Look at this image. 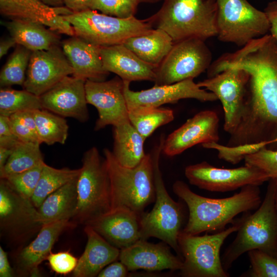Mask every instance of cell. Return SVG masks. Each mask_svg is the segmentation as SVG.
<instances>
[{"label":"cell","mask_w":277,"mask_h":277,"mask_svg":"<svg viewBox=\"0 0 277 277\" xmlns=\"http://www.w3.org/2000/svg\"><path fill=\"white\" fill-rule=\"evenodd\" d=\"M229 68L245 70L249 78L241 121L226 145L274 139L277 136V41L267 34L222 55L207 69L208 77Z\"/></svg>","instance_id":"1"},{"label":"cell","mask_w":277,"mask_h":277,"mask_svg":"<svg viewBox=\"0 0 277 277\" xmlns=\"http://www.w3.org/2000/svg\"><path fill=\"white\" fill-rule=\"evenodd\" d=\"M172 188L188 207V222L182 231L191 235L222 231L233 222L237 215L256 210L262 201L259 186L256 185L245 186L239 192L223 199L200 195L182 181H176Z\"/></svg>","instance_id":"2"},{"label":"cell","mask_w":277,"mask_h":277,"mask_svg":"<svg viewBox=\"0 0 277 277\" xmlns=\"http://www.w3.org/2000/svg\"><path fill=\"white\" fill-rule=\"evenodd\" d=\"M237 234L221 258L227 271L233 263L245 252L253 249L277 256V208L275 202V181L269 180L265 197L253 213L244 212L236 219Z\"/></svg>","instance_id":"3"},{"label":"cell","mask_w":277,"mask_h":277,"mask_svg":"<svg viewBox=\"0 0 277 277\" xmlns=\"http://www.w3.org/2000/svg\"><path fill=\"white\" fill-rule=\"evenodd\" d=\"M216 14V0H166L148 19L174 42L192 37L205 41L217 35Z\"/></svg>","instance_id":"4"},{"label":"cell","mask_w":277,"mask_h":277,"mask_svg":"<svg viewBox=\"0 0 277 277\" xmlns=\"http://www.w3.org/2000/svg\"><path fill=\"white\" fill-rule=\"evenodd\" d=\"M104 154L110 180L111 209L125 208L140 215L155 199L151 153L134 168L122 166L108 149L104 150Z\"/></svg>","instance_id":"5"},{"label":"cell","mask_w":277,"mask_h":277,"mask_svg":"<svg viewBox=\"0 0 277 277\" xmlns=\"http://www.w3.org/2000/svg\"><path fill=\"white\" fill-rule=\"evenodd\" d=\"M165 138V135H161L159 143L151 152L155 199L152 210L149 212H144L140 215V239L147 240L151 237L160 239L173 249L178 255H181L178 236L182 230L184 219L182 206L168 194L160 169V158Z\"/></svg>","instance_id":"6"},{"label":"cell","mask_w":277,"mask_h":277,"mask_svg":"<svg viewBox=\"0 0 277 277\" xmlns=\"http://www.w3.org/2000/svg\"><path fill=\"white\" fill-rule=\"evenodd\" d=\"M78 202L74 219L86 225L111 210L110 185L105 158L97 148L87 150L77 179Z\"/></svg>","instance_id":"7"},{"label":"cell","mask_w":277,"mask_h":277,"mask_svg":"<svg viewBox=\"0 0 277 277\" xmlns=\"http://www.w3.org/2000/svg\"><path fill=\"white\" fill-rule=\"evenodd\" d=\"M62 16L72 26L75 36L100 47L123 44L127 38L153 29L148 18H123L92 9Z\"/></svg>","instance_id":"8"},{"label":"cell","mask_w":277,"mask_h":277,"mask_svg":"<svg viewBox=\"0 0 277 277\" xmlns=\"http://www.w3.org/2000/svg\"><path fill=\"white\" fill-rule=\"evenodd\" d=\"M232 225L213 234L191 235L181 231L178 236L183 266L180 270L184 277H228L220 256V250L227 238L236 232L239 224L234 220Z\"/></svg>","instance_id":"9"},{"label":"cell","mask_w":277,"mask_h":277,"mask_svg":"<svg viewBox=\"0 0 277 277\" xmlns=\"http://www.w3.org/2000/svg\"><path fill=\"white\" fill-rule=\"evenodd\" d=\"M216 36L220 41L243 47L269 30L265 12L247 0H216Z\"/></svg>","instance_id":"10"},{"label":"cell","mask_w":277,"mask_h":277,"mask_svg":"<svg viewBox=\"0 0 277 277\" xmlns=\"http://www.w3.org/2000/svg\"><path fill=\"white\" fill-rule=\"evenodd\" d=\"M204 40L192 37L174 42L156 69L154 85L194 79L210 66L211 53Z\"/></svg>","instance_id":"11"},{"label":"cell","mask_w":277,"mask_h":277,"mask_svg":"<svg viewBox=\"0 0 277 277\" xmlns=\"http://www.w3.org/2000/svg\"><path fill=\"white\" fill-rule=\"evenodd\" d=\"M185 175L192 185L201 189L221 192L247 185L260 186L270 179L263 171L253 166L222 168L206 161L187 166Z\"/></svg>","instance_id":"12"},{"label":"cell","mask_w":277,"mask_h":277,"mask_svg":"<svg viewBox=\"0 0 277 277\" xmlns=\"http://www.w3.org/2000/svg\"><path fill=\"white\" fill-rule=\"evenodd\" d=\"M249 73L245 70L229 68L197 83L198 85L213 93L223 106L224 130L231 134L238 126L245 106Z\"/></svg>","instance_id":"13"},{"label":"cell","mask_w":277,"mask_h":277,"mask_svg":"<svg viewBox=\"0 0 277 277\" xmlns=\"http://www.w3.org/2000/svg\"><path fill=\"white\" fill-rule=\"evenodd\" d=\"M0 221L1 229L15 238L28 235L43 225L37 208L31 199L16 191L1 179Z\"/></svg>","instance_id":"14"},{"label":"cell","mask_w":277,"mask_h":277,"mask_svg":"<svg viewBox=\"0 0 277 277\" xmlns=\"http://www.w3.org/2000/svg\"><path fill=\"white\" fill-rule=\"evenodd\" d=\"M85 90L87 103L94 106L98 112L95 131L129 121L124 81L119 76L107 81L86 80Z\"/></svg>","instance_id":"15"},{"label":"cell","mask_w":277,"mask_h":277,"mask_svg":"<svg viewBox=\"0 0 277 277\" xmlns=\"http://www.w3.org/2000/svg\"><path fill=\"white\" fill-rule=\"evenodd\" d=\"M73 72L70 62L58 45L47 50L32 51L23 87L40 96Z\"/></svg>","instance_id":"16"},{"label":"cell","mask_w":277,"mask_h":277,"mask_svg":"<svg viewBox=\"0 0 277 277\" xmlns=\"http://www.w3.org/2000/svg\"><path fill=\"white\" fill-rule=\"evenodd\" d=\"M123 81L124 93L128 108L137 106L160 107L162 105L175 103L185 98H193L202 102L218 100L213 93L200 87L193 79L169 85H154L149 89L138 91L130 89V82Z\"/></svg>","instance_id":"17"},{"label":"cell","mask_w":277,"mask_h":277,"mask_svg":"<svg viewBox=\"0 0 277 277\" xmlns=\"http://www.w3.org/2000/svg\"><path fill=\"white\" fill-rule=\"evenodd\" d=\"M219 127V117L215 111H201L165 138L162 152L173 156L197 144L218 143Z\"/></svg>","instance_id":"18"},{"label":"cell","mask_w":277,"mask_h":277,"mask_svg":"<svg viewBox=\"0 0 277 277\" xmlns=\"http://www.w3.org/2000/svg\"><path fill=\"white\" fill-rule=\"evenodd\" d=\"M86 80L67 76L39 97L43 109L73 118L81 123L89 118L86 96Z\"/></svg>","instance_id":"19"},{"label":"cell","mask_w":277,"mask_h":277,"mask_svg":"<svg viewBox=\"0 0 277 277\" xmlns=\"http://www.w3.org/2000/svg\"><path fill=\"white\" fill-rule=\"evenodd\" d=\"M0 11L11 19L34 22L53 31L75 36L72 26L62 16L73 13L66 7H51L40 0H0Z\"/></svg>","instance_id":"20"},{"label":"cell","mask_w":277,"mask_h":277,"mask_svg":"<svg viewBox=\"0 0 277 277\" xmlns=\"http://www.w3.org/2000/svg\"><path fill=\"white\" fill-rule=\"evenodd\" d=\"M170 248L164 242L153 244L147 240L140 239L130 246L121 250L118 259L129 271L138 269L148 271L180 270L183 260L174 255Z\"/></svg>","instance_id":"21"},{"label":"cell","mask_w":277,"mask_h":277,"mask_svg":"<svg viewBox=\"0 0 277 277\" xmlns=\"http://www.w3.org/2000/svg\"><path fill=\"white\" fill-rule=\"evenodd\" d=\"M85 225L90 226L120 250L130 246L141 239L140 215L125 208L111 209Z\"/></svg>","instance_id":"22"},{"label":"cell","mask_w":277,"mask_h":277,"mask_svg":"<svg viewBox=\"0 0 277 277\" xmlns=\"http://www.w3.org/2000/svg\"><path fill=\"white\" fill-rule=\"evenodd\" d=\"M100 53L104 69L123 81L154 82L156 79L157 67L143 61L123 44L101 47Z\"/></svg>","instance_id":"23"},{"label":"cell","mask_w":277,"mask_h":277,"mask_svg":"<svg viewBox=\"0 0 277 277\" xmlns=\"http://www.w3.org/2000/svg\"><path fill=\"white\" fill-rule=\"evenodd\" d=\"M62 48L74 69L73 76L86 81H105L109 72L104 68L100 46L74 36L64 41Z\"/></svg>","instance_id":"24"},{"label":"cell","mask_w":277,"mask_h":277,"mask_svg":"<svg viewBox=\"0 0 277 277\" xmlns=\"http://www.w3.org/2000/svg\"><path fill=\"white\" fill-rule=\"evenodd\" d=\"M87 242L73 271L75 277H94L118 259L121 250L112 245L89 225L84 228Z\"/></svg>","instance_id":"25"},{"label":"cell","mask_w":277,"mask_h":277,"mask_svg":"<svg viewBox=\"0 0 277 277\" xmlns=\"http://www.w3.org/2000/svg\"><path fill=\"white\" fill-rule=\"evenodd\" d=\"M75 224L70 220H63L43 225L38 234L18 255V264L23 270L32 276H39L38 265L51 252L61 234L71 228Z\"/></svg>","instance_id":"26"},{"label":"cell","mask_w":277,"mask_h":277,"mask_svg":"<svg viewBox=\"0 0 277 277\" xmlns=\"http://www.w3.org/2000/svg\"><path fill=\"white\" fill-rule=\"evenodd\" d=\"M78 177L48 195L37 208L42 225L74 218L78 202Z\"/></svg>","instance_id":"27"},{"label":"cell","mask_w":277,"mask_h":277,"mask_svg":"<svg viewBox=\"0 0 277 277\" xmlns=\"http://www.w3.org/2000/svg\"><path fill=\"white\" fill-rule=\"evenodd\" d=\"M113 148L115 159L122 166H137L146 154L144 144L146 140L129 121L113 126Z\"/></svg>","instance_id":"28"},{"label":"cell","mask_w":277,"mask_h":277,"mask_svg":"<svg viewBox=\"0 0 277 277\" xmlns=\"http://www.w3.org/2000/svg\"><path fill=\"white\" fill-rule=\"evenodd\" d=\"M174 43L167 32L155 28L145 33L129 37L123 44L143 61L157 67Z\"/></svg>","instance_id":"29"},{"label":"cell","mask_w":277,"mask_h":277,"mask_svg":"<svg viewBox=\"0 0 277 277\" xmlns=\"http://www.w3.org/2000/svg\"><path fill=\"white\" fill-rule=\"evenodd\" d=\"M11 36L17 45L30 51L47 50L58 46L59 37L44 25L34 22L12 19L4 23Z\"/></svg>","instance_id":"30"},{"label":"cell","mask_w":277,"mask_h":277,"mask_svg":"<svg viewBox=\"0 0 277 277\" xmlns=\"http://www.w3.org/2000/svg\"><path fill=\"white\" fill-rule=\"evenodd\" d=\"M128 117L131 124L145 140L157 128L170 123L174 118L172 109L160 107L128 108Z\"/></svg>","instance_id":"31"},{"label":"cell","mask_w":277,"mask_h":277,"mask_svg":"<svg viewBox=\"0 0 277 277\" xmlns=\"http://www.w3.org/2000/svg\"><path fill=\"white\" fill-rule=\"evenodd\" d=\"M80 171L81 168L57 169L45 163L37 186L31 198L33 204L38 208L48 195L77 177Z\"/></svg>","instance_id":"32"},{"label":"cell","mask_w":277,"mask_h":277,"mask_svg":"<svg viewBox=\"0 0 277 277\" xmlns=\"http://www.w3.org/2000/svg\"><path fill=\"white\" fill-rule=\"evenodd\" d=\"M37 133L41 144H64L69 126L65 118L45 109L33 111Z\"/></svg>","instance_id":"33"},{"label":"cell","mask_w":277,"mask_h":277,"mask_svg":"<svg viewBox=\"0 0 277 277\" xmlns=\"http://www.w3.org/2000/svg\"><path fill=\"white\" fill-rule=\"evenodd\" d=\"M39 145V143L20 142L0 170L1 179L23 172L44 162Z\"/></svg>","instance_id":"34"},{"label":"cell","mask_w":277,"mask_h":277,"mask_svg":"<svg viewBox=\"0 0 277 277\" xmlns=\"http://www.w3.org/2000/svg\"><path fill=\"white\" fill-rule=\"evenodd\" d=\"M43 109L40 97L26 90H17L8 87L0 90V115L9 117L25 111Z\"/></svg>","instance_id":"35"},{"label":"cell","mask_w":277,"mask_h":277,"mask_svg":"<svg viewBox=\"0 0 277 277\" xmlns=\"http://www.w3.org/2000/svg\"><path fill=\"white\" fill-rule=\"evenodd\" d=\"M31 53L32 51L26 48L17 45L1 71V87L6 88L12 85L23 86Z\"/></svg>","instance_id":"36"},{"label":"cell","mask_w":277,"mask_h":277,"mask_svg":"<svg viewBox=\"0 0 277 277\" xmlns=\"http://www.w3.org/2000/svg\"><path fill=\"white\" fill-rule=\"evenodd\" d=\"M34 111H25L13 114L9 117V122L13 132L19 141L41 144L37 133Z\"/></svg>","instance_id":"37"},{"label":"cell","mask_w":277,"mask_h":277,"mask_svg":"<svg viewBox=\"0 0 277 277\" xmlns=\"http://www.w3.org/2000/svg\"><path fill=\"white\" fill-rule=\"evenodd\" d=\"M251 268L250 277H277V256L264 251L253 249L248 252Z\"/></svg>","instance_id":"38"},{"label":"cell","mask_w":277,"mask_h":277,"mask_svg":"<svg viewBox=\"0 0 277 277\" xmlns=\"http://www.w3.org/2000/svg\"><path fill=\"white\" fill-rule=\"evenodd\" d=\"M45 163L43 162L28 170L3 179H5L18 192L31 199Z\"/></svg>","instance_id":"39"},{"label":"cell","mask_w":277,"mask_h":277,"mask_svg":"<svg viewBox=\"0 0 277 277\" xmlns=\"http://www.w3.org/2000/svg\"><path fill=\"white\" fill-rule=\"evenodd\" d=\"M139 0H93L91 9L100 10L103 13L128 18L134 16Z\"/></svg>","instance_id":"40"},{"label":"cell","mask_w":277,"mask_h":277,"mask_svg":"<svg viewBox=\"0 0 277 277\" xmlns=\"http://www.w3.org/2000/svg\"><path fill=\"white\" fill-rule=\"evenodd\" d=\"M244 160L245 165L256 167L266 173L270 179L277 180V150L264 147L246 155Z\"/></svg>","instance_id":"41"},{"label":"cell","mask_w":277,"mask_h":277,"mask_svg":"<svg viewBox=\"0 0 277 277\" xmlns=\"http://www.w3.org/2000/svg\"><path fill=\"white\" fill-rule=\"evenodd\" d=\"M51 269L56 273L66 275L75 269L78 260L68 251L50 252L47 259Z\"/></svg>","instance_id":"42"},{"label":"cell","mask_w":277,"mask_h":277,"mask_svg":"<svg viewBox=\"0 0 277 277\" xmlns=\"http://www.w3.org/2000/svg\"><path fill=\"white\" fill-rule=\"evenodd\" d=\"M20 142L12 130L9 117L0 115V147L14 149Z\"/></svg>","instance_id":"43"},{"label":"cell","mask_w":277,"mask_h":277,"mask_svg":"<svg viewBox=\"0 0 277 277\" xmlns=\"http://www.w3.org/2000/svg\"><path fill=\"white\" fill-rule=\"evenodd\" d=\"M129 270L126 265L120 262H113L105 267L98 274V277H126Z\"/></svg>","instance_id":"44"},{"label":"cell","mask_w":277,"mask_h":277,"mask_svg":"<svg viewBox=\"0 0 277 277\" xmlns=\"http://www.w3.org/2000/svg\"><path fill=\"white\" fill-rule=\"evenodd\" d=\"M264 12L270 24V35L277 41V1L269 3Z\"/></svg>","instance_id":"45"},{"label":"cell","mask_w":277,"mask_h":277,"mask_svg":"<svg viewBox=\"0 0 277 277\" xmlns=\"http://www.w3.org/2000/svg\"><path fill=\"white\" fill-rule=\"evenodd\" d=\"M93 0H63L66 8L73 13L91 9Z\"/></svg>","instance_id":"46"},{"label":"cell","mask_w":277,"mask_h":277,"mask_svg":"<svg viewBox=\"0 0 277 277\" xmlns=\"http://www.w3.org/2000/svg\"><path fill=\"white\" fill-rule=\"evenodd\" d=\"M13 270L8 261L7 253L2 246L0 247V276L11 277Z\"/></svg>","instance_id":"47"},{"label":"cell","mask_w":277,"mask_h":277,"mask_svg":"<svg viewBox=\"0 0 277 277\" xmlns=\"http://www.w3.org/2000/svg\"><path fill=\"white\" fill-rule=\"evenodd\" d=\"M16 44L15 41L11 37L10 38L3 39L0 43V57L4 56L8 51L9 49L14 47Z\"/></svg>","instance_id":"48"},{"label":"cell","mask_w":277,"mask_h":277,"mask_svg":"<svg viewBox=\"0 0 277 277\" xmlns=\"http://www.w3.org/2000/svg\"><path fill=\"white\" fill-rule=\"evenodd\" d=\"M13 150L14 149L0 147V170L4 167Z\"/></svg>","instance_id":"49"},{"label":"cell","mask_w":277,"mask_h":277,"mask_svg":"<svg viewBox=\"0 0 277 277\" xmlns=\"http://www.w3.org/2000/svg\"><path fill=\"white\" fill-rule=\"evenodd\" d=\"M45 4L53 7H62L63 0H40Z\"/></svg>","instance_id":"50"},{"label":"cell","mask_w":277,"mask_h":277,"mask_svg":"<svg viewBox=\"0 0 277 277\" xmlns=\"http://www.w3.org/2000/svg\"><path fill=\"white\" fill-rule=\"evenodd\" d=\"M273 180H274L275 181V202L277 208V180L275 179Z\"/></svg>","instance_id":"51"},{"label":"cell","mask_w":277,"mask_h":277,"mask_svg":"<svg viewBox=\"0 0 277 277\" xmlns=\"http://www.w3.org/2000/svg\"><path fill=\"white\" fill-rule=\"evenodd\" d=\"M268 142L269 143V144H272V143L277 144V136L276 137H275L274 139H273V140H272L271 141H269Z\"/></svg>","instance_id":"52"},{"label":"cell","mask_w":277,"mask_h":277,"mask_svg":"<svg viewBox=\"0 0 277 277\" xmlns=\"http://www.w3.org/2000/svg\"><path fill=\"white\" fill-rule=\"evenodd\" d=\"M143 1H155V0H143Z\"/></svg>","instance_id":"53"}]
</instances>
